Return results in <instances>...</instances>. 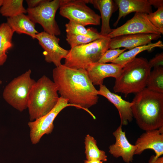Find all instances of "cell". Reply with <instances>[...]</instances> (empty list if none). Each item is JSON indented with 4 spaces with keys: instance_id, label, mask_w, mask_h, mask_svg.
Here are the masks:
<instances>
[{
    "instance_id": "30bf717a",
    "label": "cell",
    "mask_w": 163,
    "mask_h": 163,
    "mask_svg": "<svg viewBox=\"0 0 163 163\" xmlns=\"http://www.w3.org/2000/svg\"><path fill=\"white\" fill-rule=\"evenodd\" d=\"M143 33L161 35L163 34V30L155 27L148 19L147 14L136 12L124 24L112 29L107 36L111 39L121 35Z\"/></svg>"
},
{
    "instance_id": "f1b7e54d",
    "label": "cell",
    "mask_w": 163,
    "mask_h": 163,
    "mask_svg": "<svg viewBox=\"0 0 163 163\" xmlns=\"http://www.w3.org/2000/svg\"><path fill=\"white\" fill-rule=\"evenodd\" d=\"M150 67H155L163 66V53L157 54L155 56L148 61Z\"/></svg>"
},
{
    "instance_id": "83f0119b",
    "label": "cell",
    "mask_w": 163,
    "mask_h": 163,
    "mask_svg": "<svg viewBox=\"0 0 163 163\" xmlns=\"http://www.w3.org/2000/svg\"><path fill=\"white\" fill-rule=\"evenodd\" d=\"M126 50L125 48L122 49L120 48L109 49L103 54L98 62L102 63L111 62Z\"/></svg>"
},
{
    "instance_id": "ffe728a7",
    "label": "cell",
    "mask_w": 163,
    "mask_h": 163,
    "mask_svg": "<svg viewBox=\"0 0 163 163\" xmlns=\"http://www.w3.org/2000/svg\"><path fill=\"white\" fill-rule=\"evenodd\" d=\"M163 47V44L161 40L155 43L136 47L123 52L111 63L119 65L123 67L126 64L134 59L139 53L145 50H151L156 47L162 48Z\"/></svg>"
},
{
    "instance_id": "4316f807",
    "label": "cell",
    "mask_w": 163,
    "mask_h": 163,
    "mask_svg": "<svg viewBox=\"0 0 163 163\" xmlns=\"http://www.w3.org/2000/svg\"><path fill=\"white\" fill-rule=\"evenodd\" d=\"M147 16L155 27L163 30V6L158 8L155 12L147 14Z\"/></svg>"
},
{
    "instance_id": "9c48e42d",
    "label": "cell",
    "mask_w": 163,
    "mask_h": 163,
    "mask_svg": "<svg viewBox=\"0 0 163 163\" xmlns=\"http://www.w3.org/2000/svg\"><path fill=\"white\" fill-rule=\"evenodd\" d=\"M70 106L75 107L69 104L66 99L60 97L56 105L49 112L34 121L28 122L30 138L33 144L38 143L44 135L52 133L54 128L53 121L56 116L63 109Z\"/></svg>"
},
{
    "instance_id": "7402d4cb",
    "label": "cell",
    "mask_w": 163,
    "mask_h": 163,
    "mask_svg": "<svg viewBox=\"0 0 163 163\" xmlns=\"http://www.w3.org/2000/svg\"><path fill=\"white\" fill-rule=\"evenodd\" d=\"M23 0H3L0 8V13L5 17L10 18L27 13L24 7Z\"/></svg>"
},
{
    "instance_id": "7a4b0ae2",
    "label": "cell",
    "mask_w": 163,
    "mask_h": 163,
    "mask_svg": "<svg viewBox=\"0 0 163 163\" xmlns=\"http://www.w3.org/2000/svg\"><path fill=\"white\" fill-rule=\"evenodd\" d=\"M133 117L145 131L163 127V94L145 88L136 94L131 102Z\"/></svg>"
},
{
    "instance_id": "44dd1931",
    "label": "cell",
    "mask_w": 163,
    "mask_h": 163,
    "mask_svg": "<svg viewBox=\"0 0 163 163\" xmlns=\"http://www.w3.org/2000/svg\"><path fill=\"white\" fill-rule=\"evenodd\" d=\"M85 145V153L88 160H99L103 162L107 160L105 152L98 148L96 140L89 134L85 137L84 142Z\"/></svg>"
},
{
    "instance_id": "e575fe53",
    "label": "cell",
    "mask_w": 163,
    "mask_h": 163,
    "mask_svg": "<svg viewBox=\"0 0 163 163\" xmlns=\"http://www.w3.org/2000/svg\"><path fill=\"white\" fill-rule=\"evenodd\" d=\"M3 0H0V8L1 7L3 2Z\"/></svg>"
},
{
    "instance_id": "8992f818",
    "label": "cell",
    "mask_w": 163,
    "mask_h": 163,
    "mask_svg": "<svg viewBox=\"0 0 163 163\" xmlns=\"http://www.w3.org/2000/svg\"><path fill=\"white\" fill-rule=\"evenodd\" d=\"M28 69L14 78L5 88L2 96L5 100L17 110L22 112L27 108L29 96L36 81L31 77Z\"/></svg>"
},
{
    "instance_id": "6da1fadb",
    "label": "cell",
    "mask_w": 163,
    "mask_h": 163,
    "mask_svg": "<svg viewBox=\"0 0 163 163\" xmlns=\"http://www.w3.org/2000/svg\"><path fill=\"white\" fill-rule=\"evenodd\" d=\"M53 77L60 97L75 107L87 111L95 119L88 108L97 103V90L86 69H73L62 64L53 69Z\"/></svg>"
},
{
    "instance_id": "3957f363",
    "label": "cell",
    "mask_w": 163,
    "mask_h": 163,
    "mask_svg": "<svg viewBox=\"0 0 163 163\" xmlns=\"http://www.w3.org/2000/svg\"><path fill=\"white\" fill-rule=\"evenodd\" d=\"M151 69L146 59L136 57L123 67L115 79L114 92L120 93L126 97L129 94L141 91L146 87Z\"/></svg>"
},
{
    "instance_id": "277c9868",
    "label": "cell",
    "mask_w": 163,
    "mask_h": 163,
    "mask_svg": "<svg viewBox=\"0 0 163 163\" xmlns=\"http://www.w3.org/2000/svg\"><path fill=\"white\" fill-rule=\"evenodd\" d=\"M53 81L45 75L36 81L30 92L28 102L30 121L46 114L57 104L59 97Z\"/></svg>"
},
{
    "instance_id": "5bb4252c",
    "label": "cell",
    "mask_w": 163,
    "mask_h": 163,
    "mask_svg": "<svg viewBox=\"0 0 163 163\" xmlns=\"http://www.w3.org/2000/svg\"><path fill=\"white\" fill-rule=\"evenodd\" d=\"M113 134L115 138V142L109 146V153L116 158L121 157L126 163L132 162L136 146L129 142L125 132L122 130V126L120 125Z\"/></svg>"
},
{
    "instance_id": "d590c367",
    "label": "cell",
    "mask_w": 163,
    "mask_h": 163,
    "mask_svg": "<svg viewBox=\"0 0 163 163\" xmlns=\"http://www.w3.org/2000/svg\"><path fill=\"white\" fill-rule=\"evenodd\" d=\"M2 83V81L0 80V85Z\"/></svg>"
},
{
    "instance_id": "ac0fdd59",
    "label": "cell",
    "mask_w": 163,
    "mask_h": 163,
    "mask_svg": "<svg viewBox=\"0 0 163 163\" xmlns=\"http://www.w3.org/2000/svg\"><path fill=\"white\" fill-rule=\"evenodd\" d=\"M89 3L99 11L102 21L100 33L103 36H107L112 30L110 21L112 14L118 8L117 5L112 0H88Z\"/></svg>"
},
{
    "instance_id": "4fadbf2b",
    "label": "cell",
    "mask_w": 163,
    "mask_h": 163,
    "mask_svg": "<svg viewBox=\"0 0 163 163\" xmlns=\"http://www.w3.org/2000/svg\"><path fill=\"white\" fill-rule=\"evenodd\" d=\"M161 34H139L120 36L111 39L109 48L113 49L123 47L129 50L135 47L151 43L161 37Z\"/></svg>"
},
{
    "instance_id": "1f68e13d",
    "label": "cell",
    "mask_w": 163,
    "mask_h": 163,
    "mask_svg": "<svg viewBox=\"0 0 163 163\" xmlns=\"http://www.w3.org/2000/svg\"><path fill=\"white\" fill-rule=\"evenodd\" d=\"M7 55L6 53L0 51V66L2 65L6 61Z\"/></svg>"
},
{
    "instance_id": "7c38bea8",
    "label": "cell",
    "mask_w": 163,
    "mask_h": 163,
    "mask_svg": "<svg viewBox=\"0 0 163 163\" xmlns=\"http://www.w3.org/2000/svg\"><path fill=\"white\" fill-rule=\"evenodd\" d=\"M135 145L134 155H140L147 149L153 150L155 155L151 156L149 161L152 162L163 154V127L145 131L137 139Z\"/></svg>"
},
{
    "instance_id": "d6a6232c",
    "label": "cell",
    "mask_w": 163,
    "mask_h": 163,
    "mask_svg": "<svg viewBox=\"0 0 163 163\" xmlns=\"http://www.w3.org/2000/svg\"><path fill=\"white\" fill-rule=\"evenodd\" d=\"M83 163H103V162L99 160H85Z\"/></svg>"
},
{
    "instance_id": "52a82bcc",
    "label": "cell",
    "mask_w": 163,
    "mask_h": 163,
    "mask_svg": "<svg viewBox=\"0 0 163 163\" xmlns=\"http://www.w3.org/2000/svg\"><path fill=\"white\" fill-rule=\"evenodd\" d=\"M88 0H60L59 14L84 26L100 25V16L88 7Z\"/></svg>"
},
{
    "instance_id": "836d02e7",
    "label": "cell",
    "mask_w": 163,
    "mask_h": 163,
    "mask_svg": "<svg viewBox=\"0 0 163 163\" xmlns=\"http://www.w3.org/2000/svg\"><path fill=\"white\" fill-rule=\"evenodd\" d=\"M152 163H163V157L162 156L158 157Z\"/></svg>"
},
{
    "instance_id": "603a6c76",
    "label": "cell",
    "mask_w": 163,
    "mask_h": 163,
    "mask_svg": "<svg viewBox=\"0 0 163 163\" xmlns=\"http://www.w3.org/2000/svg\"><path fill=\"white\" fill-rule=\"evenodd\" d=\"M146 88L153 91L163 94V67L154 68L147 79Z\"/></svg>"
},
{
    "instance_id": "4dcf8cb0",
    "label": "cell",
    "mask_w": 163,
    "mask_h": 163,
    "mask_svg": "<svg viewBox=\"0 0 163 163\" xmlns=\"http://www.w3.org/2000/svg\"><path fill=\"white\" fill-rule=\"evenodd\" d=\"M149 3L151 6L153 5L158 8L163 6V0H149Z\"/></svg>"
},
{
    "instance_id": "d6986e66",
    "label": "cell",
    "mask_w": 163,
    "mask_h": 163,
    "mask_svg": "<svg viewBox=\"0 0 163 163\" xmlns=\"http://www.w3.org/2000/svg\"><path fill=\"white\" fill-rule=\"evenodd\" d=\"M7 23L14 32L24 34L36 39L38 32L35 29V24L27 15L21 14L15 16L8 18Z\"/></svg>"
},
{
    "instance_id": "d4e9b609",
    "label": "cell",
    "mask_w": 163,
    "mask_h": 163,
    "mask_svg": "<svg viewBox=\"0 0 163 163\" xmlns=\"http://www.w3.org/2000/svg\"><path fill=\"white\" fill-rule=\"evenodd\" d=\"M14 32L7 22L0 25V51L6 53L12 47V39Z\"/></svg>"
},
{
    "instance_id": "484cf974",
    "label": "cell",
    "mask_w": 163,
    "mask_h": 163,
    "mask_svg": "<svg viewBox=\"0 0 163 163\" xmlns=\"http://www.w3.org/2000/svg\"><path fill=\"white\" fill-rule=\"evenodd\" d=\"M104 37L101 34L93 36L66 34V40L71 48L76 46L89 43Z\"/></svg>"
},
{
    "instance_id": "5b68a950",
    "label": "cell",
    "mask_w": 163,
    "mask_h": 163,
    "mask_svg": "<svg viewBox=\"0 0 163 163\" xmlns=\"http://www.w3.org/2000/svg\"><path fill=\"white\" fill-rule=\"evenodd\" d=\"M111 39L107 36L89 43L71 48L65 59V66L73 69H87L91 65L98 62L109 49Z\"/></svg>"
},
{
    "instance_id": "e0dca14e",
    "label": "cell",
    "mask_w": 163,
    "mask_h": 163,
    "mask_svg": "<svg viewBox=\"0 0 163 163\" xmlns=\"http://www.w3.org/2000/svg\"><path fill=\"white\" fill-rule=\"evenodd\" d=\"M119 9L117 18L113 24L117 26L122 17L133 12L144 13L147 14L152 12V6L149 0H115Z\"/></svg>"
},
{
    "instance_id": "2e32d148",
    "label": "cell",
    "mask_w": 163,
    "mask_h": 163,
    "mask_svg": "<svg viewBox=\"0 0 163 163\" xmlns=\"http://www.w3.org/2000/svg\"><path fill=\"white\" fill-rule=\"evenodd\" d=\"M123 67L119 65L97 62L90 65L86 69L90 79L94 85L103 84L104 79L112 77L117 78Z\"/></svg>"
},
{
    "instance_id": "f546056e",
    "label": "cell",
    "mask_w": 163,
    "mask_h": 163,
    "mask_svg": "<svg viewBox=\"0 0 163 163\" xmlns=\"http://www.w3.org/2000/svg\"><path fill=\"white\" fill-rule=\"evenodd\" d=\"M44 0H27L28 8H33L39 5Z\"/></svg>"
},
{
    "instance_id": "ba28073f",
    "label": "cell",
    "mask_w": 163,
    "mask_h": 163,
    "mask_svg": "<svg viewBox=\"0 0 163 163\" xmlns=\"http://www.w3.org/2000/svg\"><path fill=\"white\" fill-rule=\"evenodd\" d=\"M60 3V0H44L37 7L27 8V15L35 24H40L44 31L56 36L59 35L61 32L55 20V15Z\"/></svg>"
},
{
    "instance_id": "8fae6325",
    "label": "cell",
    "mask_w": 163,
    "mask_h": 163,
    "mask_svg": "<svg viewBox=\"0 0 163 163\" xmlns=\"http://www.w3.org/2000/svg\"><path fill=\"white\" fill-rule=\"evenodd\" d=\"M36 39L44 50L45 60L48 63H53L56 67L61 65V60L66 58L69 50L60 46L59 39L44 31L38 32Z\"/></svg>"
},
{
    "instance_id": "9a60e30c",
    "label": "cell",
    "mask_w": 163,
    "mask_h": 163,
    "mask_svg": "<svg viewBox=\"0 0 163 163\" xmlns=\"http://www.w3.org/2000/svg\"><path fill=\"white\" fill-rule=\"evenodd\" d=\"M97 94L103 96L113 104L117 108L119 114L120 124L127 125L133 120L131 106L132 103L126 101L121 97L111 92L104 85H100Z\"/></svg>"
},
{
    "instance_id": "cb8c5ba5",
    "label": "cell",
    "mask_w": 163,
    "mask_h": 163,
    "mask_svg": "<svg viewBox=\"0 0 163 163\" xmlns=\"http://www.w3.org/2000/svg\"><path fill=\"white\" fill-rule=\"evenodd\" d=\"M66 34L93 36L101 34L97 30L92 27L86 28L84 26L76 22L69 21L65 24Z\"/></svg>"
}]
</instances>
